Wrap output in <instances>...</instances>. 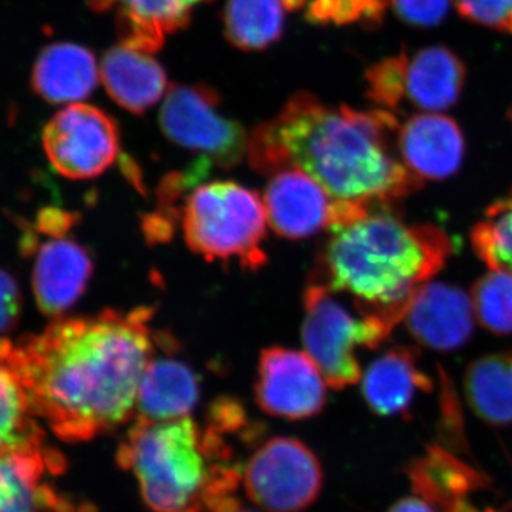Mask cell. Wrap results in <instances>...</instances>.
<instances>
[{
	"label": "cell",
	"mask_w": 512,
	"mask_h": 512,
	"mask_svg": "<svg viewBox=\"0 0 512 512\" xmlns=\"http://www.w3.org/2000/svg\"><path fill=\"white\" fill-rule=\"evenodd\" d=\"M151 318V309L138 308L57 320L10 346L33 413L70 443L130 420L141 377L156 355Z\"/></svg>",
	"instance_id": "cell-1"
},
{
	"label": "cell",
	"mask_w": 512,
	"mask_h": 512,
	"mask_svg": "<svg viewBox=\"0 0 512 512\" xmlns=\"http://www.w3.org/2000/svg\"><path fill=\"white\" fill-rule=\"evenodd\" d=\"M399 127L392 111L328 106L315 94L298 92L252 131L249 163L268 175L298 168L336 201L394 208L421 187L400 160Z\"/></svg>",
	"instance_id": "cell-2"
},
{
	"label": "cell",
	"mask_w": 512,
	"mask_h": 512,
	"mask_svg": "<svg viewBox=\"0 0 512 512\" xmlns=\"http://www.w3.org/2000/svg\"><path fill=\"white\" fill-rule=\"evenodd\" d=\"M329 231L311 281L348 293L357 309L393 326L402 322L417 289L439 274L453 252L443 229L406 224L390 207L370 208Z\"/></svg>",
	"instance_id": "cell-3"
},
{
	"label": "cell",
	"mask_w": 512,
	"mask_h": 512,
	"mask_svg": "<svg viewBox=\"0 0 512 512\" xmlns=\"http://www.w3.org/2000/svg\"><path fill=\"white\" fill-rule=\"evenodd\" d=\"M220 431H201L190 417L138 420L119 450V463L133 471L141 494L156 512H198L237 487L232 468L210 466L220 456Z\"/></svg>",
	"instance_id": "cell-4"
},
{
	"label": "cell",
	"mask_w": 512,
	"mask_h": 512,
	"mask_svg": "<svg viewBox=\"0 0 512 512\" xmlns=\"http://www.w3.org/2000/svg\"><path fill=\"white\" fill-rule=\"evenodd\" d=\"M181 224L188 247L207 261L237 259L252 271L266 262L262 244L269 224L264 200L244 185H198L185 198Z\"/></svg>",
	"instance_id": "cell-5"
},
{
	"label": "cell",
	"mask_w": 512,
	"mask_h": 512,
	"mask_svg": "<svg viewBox=\"0 0 512 512\" xmlns=\"http://www.w3.org/2000/svg\"><path fill=\"white\" fill-rule=\"evenodd\" d=\"M302 340L306 355L318 366L326 384L342 390L362 377L357 349H377L396 326L357 309L356 315L335 298L328 286L311 281L303 298Z\"/></svg>",
	"instance_id": "cell-6"
},
{
	"label": "cell",
	"mask_w": 512,
	"mask_h": 512,
	"mask_svg": "<svg viewBox=\"0 0 512 512\" xmlns=\"http://www.w3.org/2000/svg\"><path fill=\"white\" fill-rule=\"evenodd\" d=\"M220 104V94L208 84H174L161 107L160 127L177 146L229 170L244 160L249 138L241 124L222 116Z\"/></svg>",
	"instance_id": "cell-7"
},
{
	"label": "cell",
	"mask_w": 512,
	"mask_h": 512,
	"mask_svg": "<svg viewBox=\"0 0 512 512\" xmlns=\"http://www.w3.org/2000/svg\"><path fill=\"white\" fill-rule=\"evenodd\" d=\"M244 484L248 497L266 512H302L322 490V467L302 441L276 437L248 461Z\"/></svg>",
	"instance_id": "cell-8"
},
{
	"label": "cell",
	"mask_w": 512,
	"mask_h": 512,
	"mask_svg": "<svg viewBox=\"0 0 512 512\" xmlns=\"http://www.w3.org/2000/svg\"><path fill=\"white\" fill-rule=\"evenodd\" d=\"M43 148L57 173L70 180L99 177L120 153V131L106 111L74 103L43 128Z\"/></svg>",
	"instance_id": "cell-9"
},
{
	"label": "cell",
	"mask_w": 512,
	"mask_h": 512,
	"mask_svg": "<svg viewBox=\"0 0 512 512\" xmlns=\"http://www.w3.org/2000/svg\"><path fill=\"white\" fill-rule=\"evenodd\" d=\"M262 200L269 227L279 237L293 241L313 237L323 229H330L370 210L336 201L325 188L298 168H284L271 174Z\"/></svg>",
	"instance_id": "cell-10"
},
{
	"label": "cell",
	"mask_w": 512,
	"mask_h": 512,
	"mask_svg": "<svg viewBox=\"0 0 512 512\" xmlns=\"http://www.w3.org/2000/svg\"><path fill=\"white\" fill-rule=\"evenodd\" d=\"M326 386L306 353L286 348L262 352L255 393L265 413L288 420L309 419L325 406Z\"/></svg>",
	"instance_id": "cell-11"
},
{
	"label": "cell",
	"mask_w": 512,
	"mask_h": 512,
	"mask_svg": "<svg viewBox=\"0 0 512 512\" xmlns=\"http://www.w3.org/2000/svg\"><path fill=\"white\" fill-rule=\"evenodd\" d=\"M404 474L414 495L437 512H501L476 504L474 495L490 490V480L480 468L443 444H429L421 456L407 463Z\"/></svg>",
	"instance_id": "cell-12"
},
{
	"label": "cell",
	"mask_w": 512,
	"mask_h": 512,
	"mask_svg": "<svg viewBox=\"0 0 512 512\" xmlns=\"http://www.w3.org/2000/svg\"><path fill=\"white\" fill-rule=\"evenodd\" d=\"M474 318L473 302L466 292L457 286L426 284L410 299L403 322L424 348L451 352L470 339Z\"/></svg>",
	"instance_id": "cell-13"
},
{
	"label": "cell",
	"mask_w": 512,
	"mask_h": 512,
	"mask_svg": "<svg viewBox=\"0 0 512 512\" xmlns=\"http://www.w3.org/2000/svg\"><path fill=\"white\" fill-rule=\"evenodd\" d=\"M397 151L404 167L420 183L444 181L460 170L466 141L451 117L417 114L400 124Z\"/></svg>",
	"instance_id": "cell-14"
},
{
	"label": "cell",
	"mask_w": 512,
	"mask_h": 512,
	"mask_svg": "<svg viewBox=\"0 0 512 512\" xmlns=\"http://www.w3.org/2000/svg\"><path fill=\"white\" fill-rule=\"evenodd\" d=\"M93 274L89 252L73 239L56 235L39 248L33 268V293L40 311L63 315L79 301Z\"/></svg>",
	"instance_id": "cell-15"
},
{
	"label": "cell",
	"mask_w": 512,
	"mask_h": 512,
	"mask_svg": "<svg viewBox=\"0 0 512 512\" xmlns=\"http://www.w3.org/2000/svg\"><path fill=\"white\" fill-rule=\"evenodd\" d=\"M205 0H87L96 13L116 9L121 45L138 52L157 53L165 39L187 28L192 9Z\"/></svg>",
	"instance_id": "cell-16"
},
{
	"label": "cell",
	"mask_w": 512,
	"mask_h": 512,
	"mask_svg": "<svg viewBox=\"0 0 512 512\" xmlns=\"http://www.w3.org/2000/svg\"><path fill=\"white\" fill-rule=\"evenodd\" d=\"M433 382L417 366L416 350L394 346L377 357L363 377L367 407L380 417L409 416L419 392H431Z\"/></svg>",
	"instance_id": "cell-17"
},
{
	"label": "cell",
	"mask_w": 512,
	"mask_h": 512,
	"mask_svg": "<svg viewBox=\"0 0 512 512\" xmlns=\"http://www.w3.org/2000/svg\"><path fill=\"white\" fill-rule=\"evenodd\" d=\"M97 83L99 67L94 53L76 43L46 46L33 66V90L49 103H79L93 94Z\"/></svg>",
	"instance_id": "cell-18"
},
{
	"label": "cell",
	"mask_w": 512,
	"mask_h": 512,
	"mask_svg": "<svg viewBox=\"0 0 512 512\" xmlns=\"http://www.w3.org/2000/svg\"><path fill=\"white\" fill-rule=\"evenodd\" d=\"M101 79L111 99L137 116L156 106L167 89L163 66L148 53L123 45L107 50Z\"/></svg>",
	"instance_id": "cell-19"
},
{
	"label": "cell",
	"mask_w": 512,
	"mask_h": 512,
	"mask_svg": "<svg viewBox=\"0 0 512 512\" xmlns=\"http://www.w3.org/2000/svg\"><path fill=\"white\" fill-rule=\"evenodd\" d=\"M198 400L200 383L194 370L175 357L154 355L138 387L137 419H183L194 410Z\"/></svg>",
	"instance_id": "cell-20"
},
{
	"label": "cell",
	"mask_w": 512,
	"mask_h": 512,
	"mask_svg": "<svg viewBox=\"0 0 512 512\" xmlns=\"http://www.w3.org/2000/svg\"><path fill=\"white\" fill-rule=\"evenodd\" d=\"M466 64L446 46H429L414 53L407 67V100L416 109L437 113L460 100L466 84Z\"/></svg>",
	"instance_id": "cell-21"
},
{
	"label": "cell",
	"mask_w": 512,
	"mask_h": 512,
	"mask_svg": "<svg viewBox=\"0 0 512 512\" xmlns=\"http://www.w3.org/2000/svg\"><path fill=\"white\" fill-rule=\"evenodd\" d=\"M464 394L471 412L494 427L512 424V352L480 357L467 367Z\"/></svg>",
	"instance_id": "cell-22"
},
{
	"label": "cell",
	"mask_w": 512,
	"mask_h": 512,
	"mask_svg": "<svg viewBox=\"0 0 512 512\" xmlns=\"http://www.w3.org/2000/svg\"><path fill=\"white\" fill-rule=\"evenodd\" d=\"M12 343L0 339V454L39 447L28 390L10 359Z\"/></svg>",
	"instance_id": "cell-23"
},
{
	"label": "cell",
	"mask_w": 512,
	"mask_h": 512,
	"mask_svg": "<svg viewBox=\"0 0 512 512\" xmlns=\"http://www.w3.org/2000/svg\"><path fill=\"white\" fill-rule=\"evenodd\" d=\"M284 0H227L225 37L245 52H261L275 45L285 28Z\"/></svg>",
	"instance_id": "cell-24"
},
{
	"label": "cell",
	"mask_w": 512,
	"mask_h": 512,
	"mask_svg": "<svg viewBox=\"0 0 512 512\" xmlns=\"http://www.w3.org/2000/svg\"><path fill=\"white\" fill-rule=\"evenodd\" d=\"M42 473L39 447L0 454V512H39Z\"/></svg>",
	"instance_id": "cell-25"
},
{
	"label": "cell",
	"mask_w": 512,
	"mask_h": 512,
	"mask_svg": "<svg viewBox=\"0 0 512 512\" xmlns=\"http://www.w3.org/2000/svg\"><path fill=\"white\" fill-rule=\"evenodd\" d=\"M471 245L490 271L512 275V195L488 207L471 231Z\"/></svg>",
	"instance_id": "cell-26"
},
{
	"label": "cell",
	"mask_w": 512,
	"mask_h": 512,
	"mask_svg": "<svg viewBox=\"0 0 512 512\" xmlns=\"http://www.w3.org/2000/svg\"><path fill=\"white\" fill-rule=\"evenodd\" d=\"M471 302L483 328L497 335H512V275L491 271L473 285Z\"/></svg>",
	"instance_id": "cell-27"
},
{
	"label": "cell",
	"mask_w": 512,
	"mask_h": 512,
	"mask_svg": "<svg viewBox=\"0 0 512 512\" xmlns=\"http://www.w3.org/2000/svg\"><path fill=\"white\" fill-rule=\"evenodd\" d=\"M409 59L403 49L399 55L386 57L366 70V97L379 109L396 114L407 99Z\"/></svg>",
	"instance_id": "cell-28"
},
{
	"label": "cell",
	"mask_w": 512,
	"mask_h": 512,
	"mask_svg": "<svg viewBox=\"0 0 512 512\" xmlns=\"http://www.w3.org/2000/svg\"><path fill=\"white\" fill-rule=\"evenodd\" d=\"M454 3L468 22L512 35V0H454Z\"/></svg>",
	"instance_id": "cell-29"
},
{
	"label": "cell",
	"mask_w": 512,
	"mask_h": 512,
	"mask_svg": "<svg viewBox=\"0 0 512 512\" xmlns=\"http://www.w3.org/2000/svg\"><path fill=\"white\" fill-rule=\"evenodd\" d=\"M397 18L416 28L440 25L450 10V0H390Z\"/></svg>",
	"instance_id": "cell-30"
},
{
	"label": "cell",
	"mask_w": 512,
	"mask_h": 512,
	"mask_svg": "<svg viewBox=\"0 0 512 512\" xmlns=\"http://www.w3.org/2000/svg\"><path fill=\"white\" fill-rule=\"evenodd\" d=\"M306 19L315 25H350L363 20L353 0H311Z\"/></svg>",
	"instance_id": "cell-31"
},
{
	"label": "cell",
	"mask_w": 512,
	"mask_h": 512,
	"mask_svg": "<svg viewBox=\"0 0 512 512\" xmlns=\"http://www.w3.org/2000/svg\"><path fill=\"white\" fill-rule=\"evenodd\" d=\"M19 286L8 272L0 269V338L18 322L20 315Z\"/></svg>",
	"instance_id": "cell-32"
},
{
	"label": "cell",
	"mask_w": 512,
	"mask_h": 512,
	"mask_svg": "<svg viewBox=\"0 0 512 512\" xmlns=\"http://www.w3.org/2000/svg\"><path fill=\"white\" fill-rule=\"evenodd\" d=\"M362 12L363 20L376 26L383 22L384 13L389 8L390 0H353Z\"/></svg>",
	"instance_id": "cell-33"
},
{
	"label": "cell",
	"mask_w": 512,
	"mask_h": 512,
	"mask_svg": "<svg viewBox=\"0 0 512 512\" xmlns=\"http://www.w3.org/2000/svg\"><path fill=\"white\" fill-rule=\"evenodd\" d=\"M387 512H437V510L419 495H412V497L400 498Z\"/></svg>",
	"instance_id": "cell-34"
},
{
	"label": "cell",
	"mask_w": 512,
	"mask_h": 512,
	"mask_svg": "<svg viewBox=\"0 0 512 512\" xmlns=\"http://www.w3.org/2000/svg\"><path fill=\"white\" fill-rule=\"evenodd\" d=\"M210 510L212 512H256L247 510L237 500H231L229 497L221 498L217 503L212 504Z\"/></svg>",
	"instance_id": "cell-35"
},
{
	"label": "cell",
	"mask_w": 512,
	"mask_h": 512,
	"mask_svg": "<svg viewBox=\"0 0 512 512\" xmlns=\"http://www.w3.org/2000/svg\"><path fill=\"white\" fill-rule=\"evenodd\" d=\"M308 0H284V5L288 12H295V10L302 9Z\"/></svg>",
	"instance_id": "cell-36"
},
{
	"label": "cell",
	"mask_w": 512,
	"mask_h": 512,
	"mask_svg": "<svg viewBox=\"0 0 512 512\" xmlns=\"http://www.w3.org/2000/svg\"><path fill=\"white\" fill-rule=\"evenodd\" d=\"M510 117H511V121H512V109H511V111H510Z\"/></svg>",
	"instance_id": "cell-37"
}]
</instances>
